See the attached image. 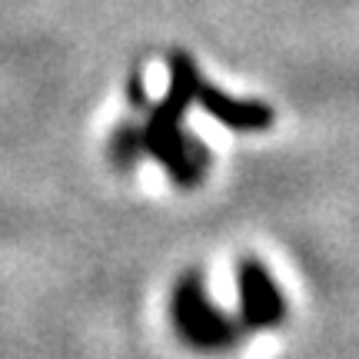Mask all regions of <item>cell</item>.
<instances>
[{
    "mask_svg": "<svg viewBox=\"0 0 359 359\" xmlns=\"http://www.w3.org/2000/svg\"><path fill=\"white\" fill-rule=\"evenodd\" d=\"M170 320H173V330L180 339L196 353H223V349L236 346V339H240L236 323L210 299L206 283L196 273H187L173 286Z\"/></svg>",
    "mask_w": 359,
    "mask_h": 359,
    "instance_id": "7a4b0ae2",
    "label": "cell"
},
{
    "mask_svg": "<svg viewBox=\"0 0 359 359\" xmlns=\"http://www.w3.org/2000/svg\"><path fill=\"white\" fill-rule=\"evenodd\" d=\"M196 103L203 107L206 114L213 116L217 123L230 130H240V133H253V130H266L273 123V110L259 100H236V97H226L223 90L203 83L200 93H196Z\"/></svg>",
    "mask_w": 359,
    "mask_h": 359,
    "instance_id": "277c9868",
    "label": "cell"
},
{
    "mask_svg": "<svg viewBox=\"0 0 359 359\" xmlns=\"http://www.w3.org/2000/svg\"><path fill=\"white\" fill-rule=\"evenodd\" d=\"M116 147H114V154L116 160H123V163H130L137 154H143V140H140V130H130L123 127L120 133H116Z\"/></svg>",
    "mask_w": 359,
    "mask_h": 359,
    "instance_id": "5b68a950",
    "label": "cell"
},
{
    "mask_svg": "<svg viewBox=\"0 0 359 359\" xmlns=\"http://www.w3.org/2000/svg\"><path fill=\"white\" fill-rule=\"evenodd\" d=\"M203 87L200 70L187 53H173L170 57V87L163 103H156L150 110L147 127L140 130L143 154L156 156L167 167L170 180L180 187H196L203 183L206 167H210V154L196 137L183 130V114L187 107L196 100V93Z\"/></svg>",
    "mask_w": 359,
    "mask_h": 359,
    "instance_id": "6da1fadb",
    "label": "cell"
},
{
    "mask_svg": "<svg viewBox=\"0 0 359 359\" xmlns=\"http://www.w3.org/2000/svg\"><path fill=\"white\" fill-rule=\"evenodd\" d=\"M236 290H240V316L250 330H269L286 320V296L259 259L240 263Z\"/></svg>",
    "mask_w": 359,
    "mask_h": 359,
    "instance_id": "3957f363",
    "label": "cell"
}]
</instances>
